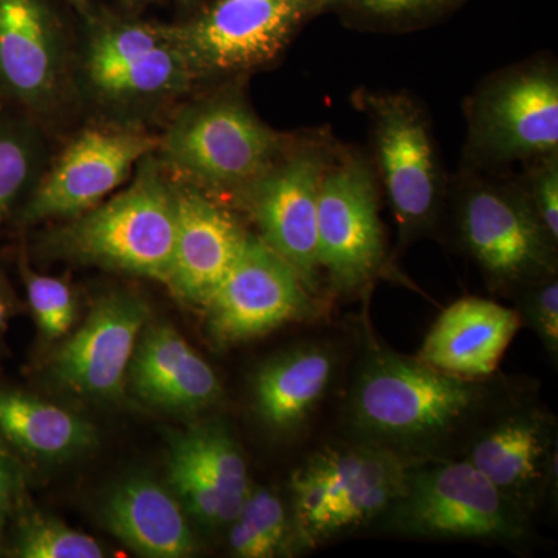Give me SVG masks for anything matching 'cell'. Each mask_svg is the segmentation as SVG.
<instances>
[{
  "label": "cell",
  "mask_w": 558,
  "mask_h": 558,
  "mask_svg": "<svg viewBox=\"0 0 558 558\" xmlns=\"http://www.w3.org/2000/svg\"><path fill=\"white\" fill-rule=\"evenodd\" d=\"M484 380L462 379L385 348L363 359L349 421L362 440L405 454L442 442L486 407Z\"/></svg>",
  "instance_id": "6da1fadb"
},
{
  "label": "cell",
  "mask_w": 558,
  "mask_h": 558,
  "mask_svg": "<svg viewBox=\"0 0 558 558\" xmlns=\"http://www.w3.org/2000/svg\"><path fill=\"white\" fill-rule=\"evenodd\" d=\"M10 539L3 553L17 558H102L105 546L92 535L68 526L64 521L39 512L25 505L24 495L17 499L11 515ZM7 531V532H9Z\"/></svg>",
  "instance_id": "d4e9b609"
},
{
  "label": "cell",
  "mask_w": 558,
  "mask_h": 558,
  "mask_svg": "<svg viewBox=\"0 0 558 558\" xmlns=\"http://www.w3.org/2000/svg\"><path fill=\"white\" fill-rule=\"evenodd\" d=\"M131 2H142V0H131Z\"/></svg>",
  "instance_id": "d590c367"
},
{
  "label": "cell",
  "mask_w": 558,
  "mask_h": 558,
  "mask_svg": "<svg viewBox=\"0 0 558 558\" xmlns=\"http://www.w3.org/2000/svg\"><path fill=\"white\" fill-rule=\"evenodd\" d=\"M336 369L329 348L306 344L267 360L253 377V407L275 433H292L314 413Z\"/></svg>",
  "instance_id": "7402d4cb"
},
{
  "label": "cell",
  "mask_w": 558,
  "mask_h": 558,
  "mask_svg": "<svg viewBox=\"0 0 558 558\" xmlns=\"http://www.w3.org/2000/svg\"><path fill=\"white\" fill-rule=\"evenodd\" d=\"M22 490L21 472L10 447L0 438V554L5 549L7 531Z\"/></svg>",
  "instance_id": "d6a6232c"
},
{
  "label": "cell",
  "mask_w": 558,
  "mask_h": 558,
  "mask_svg": "<svg viewBox=\"0 0 558 558\" xmlns=\"http://www.w3.org/2000/svg\"><path fill=\"white\" fill-rule=\"evenodd\" d=\"M333 154L323 140L290 143L274 167L234 197L252 216L258 236L288 260L312 293L319 278V186Z\"/></svg>",
  "instance_id": "30bf717a"
},
{
  "label": "cell",
  "mask_w": 558,
  "mask_h": 558,
  "mask_svg": "<svg viewBox=\"0 0 558 558\" xmlns=\"http://www.w3.org/2000/svg\"><path fill=\"white\" fill-rule=\"evenodd\" d=\"M556 428L537 409L497 418L470 442L468 461L506 497L531 513L556 472Z\"/></svg>",
  "instance_id": "ac0fdd59"
},
{
  "label": "cell",
  "mask_w": 558,
  "mask_h": 558,
  "mask_svg": "<svg viewBox=\"0 0 558 558\" xmlns=\"http://www.w3.org/2000/svg\"><path fill=\"white\" fill-rule=\"evenodd\" d=\"M521 323L519 311L465 296L439 315L416 359L462 379L486 380L498 369Z\"/></svg>",
  "instance_id": "d6986e66"
},
{
  "label": "cell",
  "mask_w": 558,
  "mask_h": 558,
  "mask_svg": "<svg viewBox=\"0 0 558 558\" xmlns=\"http://www.w3.org/2000/svg\"><path fill=\"white\" fill-rule=\"evenodd\" d=\"M323 13L325 0H216L199 16L163 31L197 81L269 64Z\"/></svg>",
  "instance_id": "52a82bcc"
},
{
  "label": "cell",
  "mask_w": 558,
  "mask_h": 558,
  "mask_svg": "<svg viewBox=\"0 0 558 558\" xmlns=\"http://www.w3.org/2000/svg\"><path fill=\"white\" fill-rule=\"evenodd\" d=\"M0 438L33 461L54 462L90 450L97 432L75 411L0 385Z\"/></svg>",
  "instance_id": "603a6c76"
},
{
  "label": "cell",
  "mask_w": 558,
  "mask_h": 558,
  "mask_svg": "<svg viewBox=\"0 0 558 558\" xmlns=\"http://www.w3.org/2000/svg\"><path fill=\"white\" fill-rule=\"evenodd\" d=\"M128 377L135 395L160 410L197 413L222 398L215 371L168 323L143 329Z\"/></svg>",
  "instance_id": "ffe728a7"
},
{
  "label": "cell",
  "mask_w": 558,
  "mask_h": 558,
  "mask_svg": "<svg viewBox=\"0 0 558 558\" xmlns=\"http://www.w3.org/2000/svg\"><path fill=\"white\" fill-rule=\"evenodd\" d=\"M44 156L32 120L0 113V226L35 189L46 170Z\"/></svg>",
  "instance_id": "484cf974"
},
{
  "label": "cell",
  "mask_w": 558,
  "mask_h": 558,
  "mask_svg": "<svg viewBox=\"0 0 558 558\" xmlns=\"http://www.w3.org/2000/svg\"><path fill=\"white\" fill-rule=\"evenodd\" d=\"M174 240V185L154 153L140 161L128 189L49 231L40 247L49 258L167 284Z\"/></svg>",
  "instance_id": "7a4b0ae2"
},
{
  "label": "cell",
  "mask_w": 558,
  "mask_h": 558,
  "mask_svg": "<svg viewBox=\"0 0 558 558\" xmlns=\"http://www.w3.org/2000/svg\"><path fill=\"white\" fill-rule=\"evenodd\" d=\"M20 270L40 336L47 340L61 339L76 318V299L72 288L60 278L33 270L25 258L20 260Z\"/></svg>",
  "instance_id": "f546056e"
},
{
  "label": "cell",
  "mask_w": 558,
  "mask_h": 558,
  "mask_svg": "<svg viewBox=\"0 0 558 558\" xmlns=\"http://www.w3.org/2000/svg\"><path fill=\"white\" fill-rule=\"evenodd\" d=\"M101 520L113 537L148 558L193 556L196 538L174 494L146 475L130 476L110 488Z\"/></svg>",
  "instance_id": "44dd1931"
},
{
  "label": "cell",
  "mask_w": 558,
  "mask_h": 558,
  "mask_svg": "<svg viewBox=\"0 0 558 558\" xmlns=\"http://www.w3.org/2000/svg\"><path fill=\"white\" fill-rule=\"evenodd\" d=\"M468 0H325V10L352 24L374 28H409L428 24Z\"/></svg>",
  "instance_id": "83f0119b"
},
{
  "label": "cell",
  "mask_w": 558,
  "mask_h": 558,
  "mask_svg": "<svg viewBox=\"0 0 558 558\" xmlns=\"http://www.w3.org/2000/svg\"><path fill=\"white\" fill-rule=\"evenodd\" d=\"M229 527L231 553L240 558L281 556L295 538L284 502L266 487L250 488L240 515Z\"/></svg>",
  "instance_id": "4316f807"
},
{
  "label": "cell",
  "mask_w": 558,
  "mask_h": 558,
  "mask_svg": "<svg viewBox=\"0 0 558 558\" xmlns=\"http://www.w3.org/2000/svg\"><path fill=\"white\" fill-rule=\"evenodd\" d=\"M175 240L167 286L183 303L204 307L240 258L248 231L218 197L172 179Z\"/></svg>",
  "instance_id": "e0dca14e"
},
{
  "label": "cell",
  "mask_w": 558,
  "mask_h": 558,
  "mask_svg": "<svg viewBox=\"0 0 558 558\" xmlns=\"http://www.w3.org/2000/svg\"><path fill=\"white\" fill-rule=\"evenodd\" d=\"M11 315H13V301H11L9 290L0 281V337L5 332Z\"/></svg>",
  "instance_id": "836d02e7"
},
{
  "label": "cell",
  "mask_w": 558,
  "mask_h": 558,
  "mask_svg": "<svg viewBox=\"0 0 558 558\" xmlns=\"http://www.w3.org/2000/svg\"><path fill=\"white\" fill-rule=\"evenodd\" d=\"M149 315L148 304L135 293L101 296L80 329L54 351L51 379L80 398L119 399Z\"/></svg>",
  "instance_id": "2e32d148"
},
{
  "label": "cell",
  "mask_w": 558,
  "mask_h": 558,
  "mask_svg": "<svg viewBox=\"0 0 558 558\" xmlns=\"http://www.w3.org/2000/svg\"><path fill=\"white\" fill-rule=\"evenodd\" d=\"M240 95H216L180 110L159 137L157 159L178 180L213 196H240L288 150Z\"/></svg>",
  "instance_id": "5b68a950"
},
{
  "label": "cell",
  "mask_w": 558,
  "mask_h": 558,
  "mask_svg": "<svg viewBox=\"0 0 558 558\" xmlns=\"http://www.w3.org/2000/svg\"><path fill=\"white\" fill-rule=\"evenodd\" d=\"M405 454L362 442L315 451L290 476L292 524L306 548L381 519L405 484Z\"/></svg>",
  "instance_id": "277c9868"
},
{
  "label": "cell",
  "mask_w": 558,
  "mask_h": 558,
  "mask_svg": "<svg viewBox=\"0 0 558 558\" xmlns=\"http://www.w3.org/2000/svg\"><path fill=\"white\" fill-rule=\"evenodd\" d=\"M86 24L83 46L75 50L73 83L106 112L126 121L156 112L196 81L163 24L94 11Z\"/></svg>",
  "instance_id": "3957f363"
},
{
  "label": "cell",
  "mask_w": 558,
  "mask_h": 558,
  "mask_svg": "<svg viewBox=\"0 0 558 558\" xmlns=\"http://www.w3.org/2000/svg\"><path fill=\"white\" fill-rule=\"evenodd\" d=\"M459 231L488 281L523 289L557 275V242L521 186L473 180L459 201Z\"/></svg>",
  "instance_id": "9c48e42d"
},
{
  "label": "cell",
  "mask_w": 558,
  "mask_h": 558,
  "mask_svg": "<svg viewBox=\"0 0 558 558\" xmlns=\"http://www.w3.org/2000/svg\"><path fill=\"white\" fill-rule=\"evenodd\" d=\"M159 148V137L137 128L80 132L49 168L20 211L21 222L73 219L108 199L130 180L140 161Z\"/></svg>",
  "instance_id": "4fadbf2b"
},
{
  "label": "cell",
  "mask_w": 558,
  "mask_h": 558,
  "mask_svg": "<svg viewBox=\"0 0 558 558\" xmlns=\"http://www.w3.org/2000/svg\"><path fill=\"white\" fill-rule=\"evenodd\" d=\"M69 3L73 9L81 13V16H83L84 20H86V17L92 13L89 0H69Z\"/></svg>",
  "instance_id": "e575fe53"
},
{
  "label": "cell",
  "mask_w": 558,
  "mask_h": 558,
  "mask_svg": "<svg viewBox=\"0 0 558 558\" xmlns=\"http://www.w3.org/2000/svg\"><path fill=\"white\" fill-rule=\"evenodd\" d=\"M311 295L288 260L248 233L240 258L202 307L205 329L216 347L245 343L306 317Z\"/></svg>",
  "instance_id": "5bb4252c"
},
{
  "label": "cell",
  "mask_w": 558,
  "mask_h": 558,
  "mask_svg": "<svg viewBox=\"0 0 558 558\" xmlns=\"http://www.w3.org/2000/svg\"><path fill=\"white\" fill-rule=\"evenodd\" d=\"M180 440L199 462L202 472L222 502L227 521L240 515L250 494L247 462L229 429L218 422H208L178 433Z\"/></svg>",
  "instance_id": "cb8c5ba5"
},
{
  "label": "cell",
  "mask_w": 558,
  "mask_h": 558,
  "mask_svg": "<svg viewBox=\"0 0 558 558\" xmlns=\"http://www.w3.org/2000/svg\"><path fill=\"white\" fill-rule=\"evenodd\" d=\"M363 105L400 241H409L432 227L442 199V174L427 116L407 94H368Z\"/></svg>",
  "instance_id": "7c38bea8"
},
{
  "label": "cell",
  "mask_w": 558,
  "mask_h": 558,
  "mask_svg": "<svg viewBox=\"0 0 558 558\" xmlns=\"http://www.w3.org/2000/svg\"><path fill=\"white\" fill-rule=\"evenodd\" d=\"M405 537L515 543L527 537L529 513L506 497L468 459L416 465L381 515Z\"/></svg>",
  "instance_id": "8992f818"
},
{
  "label": "cell",
  "mask_w": 558,
  "mask_h": 558,
  "mask_svg": "<svg viewBox=\"0 0 558 558\" xmlns=\"http://www.w3.org/2000/svg\"><path fill=\"white\" fill-rule=\"evenodd\" d=\"M168 476L171 490H174L175 498L186 513L211 529L229 526L218 494L202 472L199 462L178 435L171 439Z\"/></svg>",
  "instance_id": "f1b7e54d"
},
{
  "label": "cell",
  "mask_w": 558,
  "mask_h": 558,
  "mask_svg": "<svg viewBox=\"0 0 558 558\" xmlns=\"http://www.w3.org/2000/svg\"><path fill=\"white\" fill-rule=\"evenodd\" d=\"M319 270L339 293H354L385 263L384 227L376 175L359 154L330 160L319 186L317 215Z\"/></svg>",
  "instance_id": "8fae6325"
},
{
  "label": "cell",
  "mask_w": 558,
  "mask_h": 558,
  "mask_svg": "<svg viewBox=\"0 0 558 558\" xmlns=\"http://www.w3.org/2000/svg\"><path fill=\"white\" fill-rule=\"evenodd\" d=\"M524 289L523 312L529 326L535 330L550 355L558 354V281L557 275L531 282Z\"/></svg>",
  "instance_id": "4dcf8cb0"
},
{
  "label": "cell",
  "mask_w": 558,
  "mask_h": 558,
  "mask_svg": "<svg viewBox=\"0 0 558 558\" xmlns=\"http://www.w3.org/2000/svg\"><path fill=\"white\" fill-rule=\"evenodd\" d=\"M75 50L50 0H0V97L50 116L73 84Z\"/></svg>",
  "instance_id": "9a60e30c"
},
{
  "label": "cell",
  "mask_w": 558,
  "mask_h": 558,
  "mask_svg": "<svg viewBox=\"0 0 558 558\" xmlns=\"http://www.w3.org/2000/svg\"><path fill=\"white\" fill-rule=\"evenodd\" d=\"M468 113V153L478 165L558 153L556 65L537 61L502 70L476 90Z\"/></svg>",
  "instance_id": "ba28073f"
},
{
  "label": "cell",
  "mask_w": 558,
  "mask_h": 558,
  "mask_svg": "<svg viewBox=\"0 0 558 558\" xmlns=\"http://www.w3.org/2000/svg\"><path fill=\"white\" fill-rule=\"evenodd\" d=\"M523 189L529 204L558 244V153L531 161Z\"/></svg>",
  "instance_id": "1f68e13d"
}]
</instances>
